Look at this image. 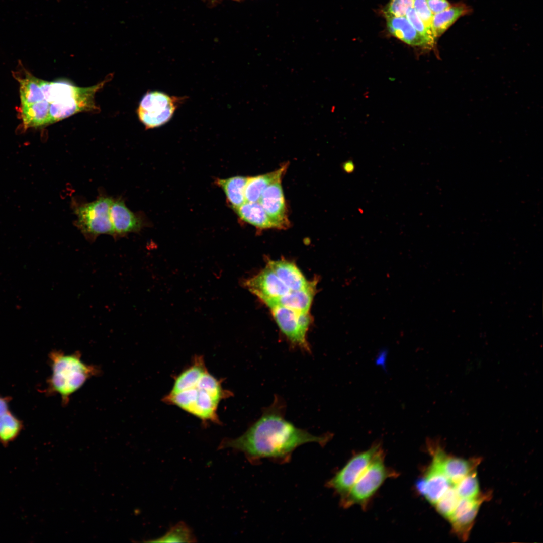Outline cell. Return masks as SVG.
<instances>
[{
    "label": "cell",
    "instance_id": "836d02e7",
    "mask_svg": "<svg viewBox=\"0 0 543 543\" xmlns=\"http://www.w3.org/2000/svg\"><path fill=\"white\" fill-rule=\"evenodd\" d=\"M428 6L434 15L442 12L451 5L447 0H426Z\"/></svg>",
    "mask_w": 543,
    "mask_h": 543
},
{
    "label": "cell",
    "instance_id": "83f0119b",
    "mask_svg": "<svg viewBox=\"0 0 543 543\" xmlns=\"http://www.w3.org/2000/svg\"><path fill=\"white\" fill-rule=\"evenodd\" d=\"M196 538L191 528L184 522H179L161 537L148 540L153 542H194Z\"/></svg>",
    "mask_w": 543,
    "mask_h": 543
},
{
    "label": "cell",
    "instance_id": "5b68a950",
    "mask_svg": "<svg viewBox=\"0 0 543 543\" xmlns=\"http://www.w3.org/2000/svg\"><path fill=\"white\" fill-rule=\"evenodd\" d=\"M113 199L101 196L93 202L81 204L75 208V225L88 241H94L102 234L113 236L110 216Z\"/></svg>",
    "mask_w": 543,
    "mask_h": 543
},
{
    "label": "cell",
    "instance_id": "603a6c76",
    "mask_svg": "<svg viewBox=\"0 0 543 543\" xmlns=\"http://www.w3.org/2000/svg\"><path fill=\"white\" fill-rule=\"evenodd\" d=\"M469 9L464 5L451 6L447 9L433 15L431 29L435 39L442 35L458 19L467 14Z\"/></svg>",
    "mask_w": 543,
    "mask_h": 543
},
{
    "label": "cell",
    "instance_id": "484cf974",
    "mask_svg": "<svg viewBox=\"0 0 543 543\" xmlns=\"http://www.w3.org/2000/svg\"><path fill=\"white\" fill-rule=\"evenodd\" d=\"M23 422L10 410L0 417V443L7 446L15 440L23 429Z\"/></svg>",
    "mask_w": 543,
    "mask_h": 543
},
{
    "label": "cell",
    "instance_id": "f1b7e54d",
    "mask_svg": "<svg viewBox=\"0 0 543 543\" xmlns=\"http://www.w3.org/2000/svg\"><path fill=\"white\" fill-rule=\"evenodd\" d=\"M460 498H473L479 495L478 481L475 470L454 485Z\"/></svg>",
    "mask_w": 543,
    "mask_h": 543
},
{
    "label": "cell",
    "instance_id": "4fadbf2b",
    "mask_svg": "<svg viewBox=\"0 0 543 543\" xmlns=\"http://www.w3.org/2000/svg\"><path fill=\"white\" fill-rule=\"evenodd\" d=\"M113 237H122L132 232H139L143 226L141 217L131 211L121 198L113 199L110 209Z\"/></svg>",
    "mask_w": 543,
    "mask_h": 543
},
{
    "label": "cell",
    "instance_id": "3957f363",
    "mask_svg": "<svg viewBox=\"0 0 543 543\" xmlns=\"http://www.w3.org/2000/svg\"><path fill=\"white\" fill-rule=\"evenodd\" d=\"M225 399L223 395L206 389L197 383L193 387L179 392L169 393L162 401L180 408L205 424L211 422L220 424L217 409L220 402Z\"/></svg>",
    "mask_w": 543,
    "mask_h": 543
},
{
    "label": "cell",
    "instance_id": "1f68e13d",
    "mask_svg": "<svg viewBox=\"0 0 543 543\" xmlns=\"http://www.w3.org/2000/svg\"><path fill=\"white\" fill-rule=\"evenodd\" d=\"M414 0H390L384 9L385 17L405 16L406 11L413 8Z\"/></svg>",
    "mask_w": 543,
    "mask_h": 543
},
{
    "label": "cell",
    "instance_id": "2e32d148",
    "mask_svg": "<svg viewBox=\"0 0 543 543\" xmlns=\"http://www.w3.org/2000/svg\"><path fill=\"white\" fill-rule=\"evenodd\" d=\"M315 281L311 282L306 288L299 290L290 291L287 294L275 298L264 300L268 307L281 306L295 311L309 312L316 290Z\"/></svg>",
    "mask_w": 543,
    "mask_h": 543
},
{
    "label": "cell",
    "instance_id": "d6a6232c",
    "mask_svg": "<svg viewBox=\"0 0 543 543\" xmlns=\"http://www.w3.org/2000/svg\"><path fill=\"white\" fill-rule=\"evenodd\" d=\"M413 8L427 29L433 34L431 23L433 14L429 9L426 0H414Z\"/></svg>",
    "mask_w": 543,
    "mask_h": 543
},
{
    "label": "cell",
    "instance_id": "4316f807",
    "mask_svg": "<svg viewBox=\"0 0 543 543\" xmlns=\"http://www.w3.org/2000/svg\"><path fill=\"white\" fill-rule=\"evenodd\" d=\"M22 105L34 103L44 100V95L39 84V79L28 74L19 80Z\"/></svg>",
    "mask_w": 543,
    "mask_h": 543
},
{
    "label": "cell",
    "instance_id": "5bb4252c",
    "mask_svg": "<svg viewBox=\"0 0 543 543\" xmlns=\"http://www.w3.org/2000/svg\"><path fill=\"white\" fill-rule=\"evenodd\" d=\"M109 79L86 88L78 87L65 81L48 82L39 79V84L44 95V100L51 103L71 98L94 96L95 93L101 88Z\"/></svg>",
    "mask_w": 543,
    "mask_h": 543
},
{
    "label": "cell",
    "instance_id": "6da1fadb",
    "mask_svg": "<svg viewBox=\"0 0 543 543\" xmlns=\"http://www.w3.org/2000/svg\"><path fill=\"white\" fill-rule=\"evenodd\" d=\"M286 407L284 400L275 395L272 404L242 435L223 439L218 449L241 451L251 463L264 458L286 462L299 446L315 442L323 446L332 438L330 433L317 436L297 427L285 419Z\"/></svg>",
    "mask_w": 543,
    "mask_h": 543
},
{
    "label": "cell",
    "instance_id": "d590c367",
    "mask_svg": "<svg viewBox=\"0 0 543 543\" xmlns=\"http://www.w3.org/2000/svg\"></svg>",
    "mask_w": 543,
    "mask_h": 543
},
{
    "label": "cell",
    "instance_id": "cb8c5ba5",
    "mask_svg": "<svg viewBox=\"0 0 543 543\" xmlns=\"http://www.w3.org/2000/svg\"><path fill=\"white\" fill-rule=\"evenodd\" d=\"M22 116L27 127H38L51 124L50 103L44 100L22 105Z\"/></svg>",
    "mask_w": 543,
    "mask_h": 543
},
{
    "label": "cell",
    "instance_id": "f546056e",
    "mask_svg": "<svg viewBox=\"0 0 543 543\" xmlns=\"http://www.w3.org/2000/svg\"><path fill=\"white\" fill-rule=\"evenodd\" d=\"M460 499L453 485L448 489L434 506L441 515L448 519L455 510Z\"/></svg>",
    "mask_w": 543,
    "mask_h": 543
},
{
    "label": "cell",
    "instance_id": "7c38bea8",
    "mask_svg": "<svg viewBox=\"0 0 543 543\" xmlns=\"http://www.w3.org/2000/svg\"><path fill=\"white\" fill-rule=\"evenodd\" d=\"M487 498L484 495L473 498H461L448 519L455 532L463 540L468 538L479 508Z\"/></svg>",
    "mask_w": 543,
    "mask_h": 543
},
{
    "label": "cell",
    "instance_id": "30bf717a",
    "mask_svg": "<svg viewBox=\"0 0 543 543\" xmlns=\"http://www.w3.org/2000/svg\"><path fill=\"white\" fill-rule=\"evenodd\" d=\"M243 285L262 301L283 296L290 291L268 266L245 280Z\"/></svg>",
    "mask_w": 543,
    "mask_h": 543
},
{
    "label": "cell",
    "instance_id": "8fae6325",
    "mask_svg": "<svg viewBox=\"0 0 543 543\" xmlns=\"http://www.w3.org/2000/svg\"><path fill=\"white\" fill-rule=\"evenodd\" d=\"M453 485L432 459L425 475L417 482L416 488L421 495L434 505Z\"/></svg>",
    "mask_w": 543,
    "mask_h": 543
},
{
    "label": "cell",
    "instance_id": "ffe728a7",
    "mask_svg": "<svg viewBox=\"0 0 543 543\" xmlns=\"http://www.w3.org/2000/svg\"><path fill=\"white\" fill-rule=\"evenodd\" d=\"M207 371L208 369L203 356L195 355L189 366L175 376L169 393H176L193 387Z\"/></svg>",
    "mask_w": 543,
    "mask_h": 543
},
{
    "label": "cell",
    "instance_id": "8992f818",
    "mask_svg": "<svg viewBox=\"0 0 543 543\" xmlns=\"http://www.w3.org/2000/svg\"><path fill=\"white\" fill-rule=\"evenodd\" d=\"M185 97L171 96L159 91L146 93L141 99L137 114L145 129H153L168 122Z\"/></svg>",
    "mask_w": 543,
    "mask_h": 543
},
{
    "label": "cell",
    "instance_id": "277c9868",
    "mask_svg": "<svg viewBox=\"0 0 543 543\" xmlns=\"http://www.w3.org/2000/svg\"><path fill=\"white\" fill-rule=\"evenodd\" d=\"M394 475L386 467L380 448L348 493L341 498L342 506H366L382 484Z\"/></svg>",
    "mask_w": 543,
    "mask_h": 543
},
{
    "label": "cell",
    "instance_id": "44dd1931",
    "mask_svg": "<svg viewBox=\"0 0 543 543\" xmlns=\"http://www.w3.org/2000/svg\"><path fill=\"white\" fill-rule=\"evenodd\" d=\"M287 168L285 164L272 172L248 177L245 189L246 202H258L263 191L270 185L282 179Z\"/></svg>",
    "mask_w": 543,
    "mask_h": 543
},
{
    "label": "cell",
    "instance_id": "d4e9b609",
    "mask_svg": "<svg viewBox=\"0 0 543 543\" xmlns=\"http://www.w3.org/2000/svg\"><path fill=\"white\" fill-rule=\"evenodd\" d=\"M248 177L236 176L225 179H219L217 184L223 190L229 204L233 209L246 202L245 189Z\"/></svg>",
    "mask_w": 543,
    "mask_h": 543
},
{
    "label": "cell",
    "instance_id": "9c48e42d",
    "mask_svg": "<svg viewBox=\"0 0 543 543\" xmlns=\"http://www.w3.org/2000/svg\"><path fill=\"white\" fill-rule=\"evenodd\" d=\"M281 182L280 179L268 186L258 201L277 229H285L290 225Z\"/></svg>",
    "mask_w": 543,
    "mask_h": 543
},
{
    "label": "cell",
    "instance_id": "d6986e66",
    "mask_svg": "<svg viewBox=\"0 0 543 543\" xmlns=\"http://www.w3.org/2000/svg\"><path fill=\"white\" fill-rule=\"evenodd\" d=\"M267 266L290 291L304 289L311 282L306 279L300 270L293 262L283 260H270Z\"/></svg>",
    "mask_w": 543,
    "mask_h": 543
},
{
    "label": "cell",
    "instance_id": "52a82bcc",
    "mask_svg": "<svg viewBox=\"0 0 543 543\" xmlns=\"http://www.w3.org/2000/svg\"><path fill=\"white\" fill-rule=\"evenodd\" d=\"M269 308L280 331L290 345L311 353L307 337L311 323L309 313L300 312L278 305Z\"/></svg>",
    "mask_w": 543,
    "mask_h": 543
},
{
    "label": "cell",
    "instance_id": "4dcf8cb0",
    "mask_svg": "<svg viewBox=\"0 0 543 543\" xmlns=\"http://www.w3.org/2000/svg\"><path fill=\"white\" fill-rule=\"evenodd\" d=\"M405 16L415 29L433 48L435 44L436 39L433 34L427 29L424 23L417 14L414 9L413 8L409 9L406 11Z\"/></svg>",
    "mask_w": 543,
    "mask_h": 543
},
{
    "label": "cell",
    "instance_id": "e575fe53",
    "mask_svg": "<svg viewBox=\"0 0 543 543\" xmlns=\"http://www.w3.org/2000/svg\"><path fill=\"white\" fill-rule=\"evenodd\" d=\"M11 398L0 395V417L9 410Z\"/></svg>",
    "mask_w": 543,
    "mask_h": 543
},
{
    "label": "cell",
    "instance_id": "ac0fdd59",
    "mask_svg": "<svg viewBox=\"0 0 543 543\" xmlns=\"http://www.w3.org/2000/svg\"><path fill=\"white\" fill-rule=\"evenodd\" d=\"M94 97L71 98L50 103L51 124L82 111L97 110Z\"/></svg>",
    "mask_w": 543,
    "mask_h": 543
},
{
    "label": "cell",
    "instance_id": "9a60e30c",
    "mask_svg": "<svg viewBox=\"0 0 543 543\" xmlns=\"http://www.w3.org/2000/svg\"><path fill=\"white\" fill-rule=\"evenodd\" d=\"M433 458L442 472L452 483L457 484L468 474L474 471L479 460H466L447 456L439 447L432 449Z\"/></svg>",
    "mask_w": 543,
    "mask_h": 543
},
{
    "label": "cell",
    "instance_id": "7a4b0ae2",
    "mask_svg": "<svg viewBox=\"0 0 543 543\" xmlns=\"http://www.w3.org/2000/svg\"><path fill=\"white\" fill-rule=\"evenodd\" d=\"M48 357L51 374L47 380L45 392L49 395H59L64 406L88 379L101 374L99 367L82 360L79 351L66 354L55 350L49 353Z\"/></svg>",
    "mask_w": 543,
    "mask_h": 543
},
{
    "label": "cell",
    "instance_id": "7402d4cb",
    "mask_svg": "<svg viewBox=\"0 0 543 543\" xmlns=\"http://www.w3.org/2000/svg\"><path fill=\"white\" fill-rule=\"evenodd\" d=\"M243 221L258 229L275 228L270 218L258 202H245L234 209Z\"/></svg>",
    "mask_w": 543,
    "mask_h": 543
},
{
    "label": "cell",
    "instance_id": "ba28073f",
    "mask_svg": "<svg viewBox=\"0 0 543 543\" xmlns=\"http://www.w3.org/2000/svg\"><path fill=\"white\" fill-rule=\"evenodd\" d=\"M381 448L374 444L366 450L354 455L326 483V486L340 495L345 496L359 477L376 454Z\"/></svg>",
    "mask_w": 543,
    "mask_h": 543
},
{
    "label": "cell",
    "instance_id": "e0dca14e",
    "mask_svg": "<svg viewBox=\"0 0 543 543\" xmlns=\"http://www.w3.org/2000/svg\"><path fill=\"white\" fill-rule=\"evenodd\" d=\"M387 29L393 36L415 47L425 49L433 47L412 26L405 16L386 17Z\"/></svg>",
    "mask_w": 543,
    "mask_h": 543
}]
</instances>
